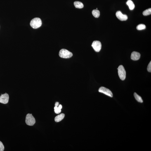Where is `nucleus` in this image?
Listing matches in <instances>:
<instances>
[{
  "instance_id": "obj_17",
  "label": "nucleus",
  "mask_w": 151,
  "mask_h": 151,
  "mask_svg": "<svg viewBox=\"0 0 151 151\" xmlns=\"http://www.w3.org/2000/svg\"><path fill=\"white\" fill-rule=\"evenodd\" d=\"M54 112L55 113L58 114L61 112V109H59L58 107L55 106L54 108Z\"/></svg>"
},
{
  "instance_id": "obj_16",
  "label": "nucleus",
  "mask_w": 151,
  "mask_h": 151,
  "mask_svg": "<svg viewBox=\"0 0 151 151\" xmlns=\"http://www.w3.org/2000/svg\"><path fill=\"white\" fill-rule=\"evenodd\" d=\"M151 8H150L144 11L143 13V14L144 16H147L151 14Z\"/></svg>"
},
{
  "instance_id": "obj_13",
  "label": "nucleus",
  "mask_w": 151,
  "mask_h": 151,
  "mask_svg": "<svg viewBox=\"0 0 151 151\" xmlns=\"http://www.w3.org/2000/svg\"><path fill=\"white\" fill-rule=\"evenodd\" d=\"M92 15L95 18H98L100 15V12L98 10H94L92 11Z\"/></svg>"
},
{
  "instance_id": "obj_10",
  "label": "nucleus",
  "mask_w": 151,
  "mask_h": 151,
  "mask_svg": "<svg viewBox=\"0 0 151 151\" xmlns=\"http://www.w3.org/2000/svg\"><path fill=\"white\" fill-rule=\"evenodd\" d=\"M65 117V115L64 114H60L55 118V121L57 122H60L64 119Z\"/></svg>"
},
{
  "instance_id": "obj_21",
  "label": "nucleus",
  "mask_w": 151,
  "mask_h": 151,
  "mask_svg": "<svg viewBox=\"0 0 151 151\" xmlns=\"http://www.w3.org/2000/svg\"><path fill=\"white\" fill-rule=\"evenodd\" d=\"M58 107L59 109H61L62 108V105H59Z\"/></svg>"
},
{
  "instance_id": "obj_15",
  "label": "nucleus",
  "mask_w": 151,
  "mask_h": 151,
  "mask_svg": "<svg viewBox=\"0 0 151 151\" xmlns=\"http://www.w3.org/2000/svg\"><path fill=\"white\" fill-rule=\"evenodd\" d=\"M146 28V26L144 24H141L138 25L137 27V29L138 30H143Z\"/></svg>"
},
{
  "instance_id": "obj_8",
  "label": "nucleus",
  "mask_w": 151,
  "mask_h": 151,
  "mask_svg": "<svg viewBox=\"0 0 151 151\" xmlns=\"http://www.w3.org/2000/svg\"><path fill=\"white\" fill-rule=\"evenodd\" d=\"M116 16L119 20L122 21L126 20L128 18L127 15L123 14L120 11H118L116 13Z\"/></svg>"
},
{
  "instance_id": "obj_19",
  "label": "nucleus",
  "mask_w": 151,
  "mask_h": 151,
  "mask_svg": "<svg viewBox=\"0 0 151 151\" xmlns=\"http://www.w3.org/2000/svg\"><path fill=\"white\" fill-rule=\"evenodd\" d=\"M147 70L149 72H151V61L147 67Z\"/></svg>"
},
{
  "instance_id": "obj_11",
  "label": "nucleus",
  "mask_w": 151,
  "mask_h": 151,
  "mask_svg": "<svg viewBox=\"0 0 151 151\" xmlns=\"http://www.w3.org/2000/svg\"><path fill=\"white\" fill-rule=\"evenodd\" d=\"M126 4L129 7V9L131 10H133L135 7L134 3L131 0H128L126 2Z\"/></svg>"
},
{
  "instance_id": "obj_4",
  "label": "nucleus",
  "mask_w": 151,
  "mask_h": 151,
  "mask_svg": "<svg viewBox=\"0 0 151 151\" xmlns=\"http://www.w3.org/2000/svg\"><path fill=\"white\" fill-rule=\"evenodd\" d=\"M25 122L27 125L33 126L35 124L36 121L32 114H28L26 116Z\"/></svg>"
},
{
  "instance_id": "obj_3",
  "label": "nucleus",
  "mask_w": 151,
  "mask_h": 151,
  "mask_svg": "<svg viewBox=\"0 0 151 151\" xmlns=\"http://www.w3.org/2000/svg\"><path fill=\"white\" fill-rule=\"evenodd\" d=\"M118 69V74L120 79L122 80H124L126 77V72L124 67L122 65L119 66Z\"/></svg>"
},
{
  "instance_id": "obj_20",
  "label": "nucleus",
  "mask_w": 151,
  "mask_h": 151,
  "mask_svg": "<svg viewBox=\"0 0 151 151\" xmlns=\"http://www.w3.org/2000/svg\"><path fill=\"white\" fill-rule=\"evenodd\" d=\"M59 105V103L58 102H57L55 103V106H56L58 107Z\"/></svg>"
},
{
  "instance_id": "obj_1",
  "label": "nucleus",
  "mask_w": 151,
  "mask_h": 151,
  "mask_svg": "<svg viewBox=\"0 0 151 151\" xmlns=\"http://www.w3.org/2000/svg\"><path fill=\"white\" fill-rule=\"evenodd\" d=\"M42 24V21L41 19L39 18H35L32 19L30 23L31 26L35 29L40 27Z\"/></svg>"
},
{
  "instance_id": "obj_12",
  "label": "nucleus",
  "mask_w": 151,
  "mask_h": 151,
  "mask_svg": "<svg viewBox=\"0 0 151 151\" xmlns=\"http://www.w3.org/2000/svg\"><path fill=\"white\" fill-rule=\"evenodd\" d=\"M74 5L75 7L78 8H82L84 7L83 3L79 1H75L74 2Z\"/></svg>"
},
{
  "instance_id": "obj_2",
  "label": "nucleus",
  "mask_w": 151,
  "mask_h": 151,
  "mask_svg": "<svg viewBox=\"0 0 151 151\" xmlns=\"http://www.w3.org/2000/svg\"><path fill=\"white\" fill-rule=\"evenodd\" d=\"M59 56L61 58L68 59L71 58L73 55L72 53L68 50L65 49L61 50L59 53Z\"/></svg>"
},
{
  "instance_id": "obj_5",
  "label": "nucleus",
  "mask_w": 151,
  "mask_h": 151,
  "mask_svg": "<svg viewBox=\"0 0 151 151\" xmlns=\"http://www.w3.org/2000/svg\"><path fill=\"white\" fill-rule=\"evenodd\" d=\"M92 46L95 50L97 52H99L101 48V43L99 41H93Z\"/></svg>"
},
{
  "instance_id": "obj_18",
  "label": "nucleus",
  "mask_w": 151,
  "mask_h": 151,
  "mask_svg": "<svg viewBox=\"0 0 151 151\" xmlns=\"http://www.w3.org/2000/svg\"><path fill=\"white\" fill-rule=\"evenodd\" d=\"M4 147L2 143L0 141V151H4Z\"/></svg>"
},
{
  "instance_id": "obj_9",
  "label": "nucleus",
  "mask_w": 151,
  "mask_h": 151,
  "mask_svg": "<svg viewBox=\"0 0 151 151\" xmlns=\"http://www.w3.org/2000/svg\"><path fill=\"white\" fill-rule=\"evenodd\" d=\"M140 54L138 52H133L131 54V59L133 60H138L140 59Z\"/></svg>"
},
{
  "instance_id": "obj_7",
  "label": "nucleus",
  "mask_w": 151,
  "mask_h": 151,
  "mask_svg": "<svg viewBox=\"0 0 151 151\" xmlns=\"http://www.w3.org/2000/svg\"><path fill=\"white\" fill-rule=\"evenodd\" d=\"M9 96L8 94H2L0 96V103L3 104H7L8 102Z\"/></svg>"
},
{
  "instance_id": "obj_14",
  "label": "nucleus",
  "mask_w": 151,
  "mask_h": 151,
  "mask_svg": "<svg viewBox=\"0 0 151 151\" xmlns=\"http://www.w3.org/2000/svg\"><path fill=\"white\" fill-rule=\"evenodd\" d=\"M134 96L137 101L140 103H143V101L141 97L138 95L136 93H134Z\"/></svg>"
},
{
  "instance_id": "obj_6",
  "label": "nucleus",
  "mask_w": 151,
  "mask_h": 151,
  "mask_svg": "<svg viewBox=\"0 0 151 151\" xmlns=\"http://www.w3.org/2000/svg\"><path fill=\"white\" fill-rule=\"evenodd\" d=\"M98 91L99 92L105 94L111 98L113 97L112 93L110 90L104 87H100L98 90Z\"/></svg>"
}]
</instances>
